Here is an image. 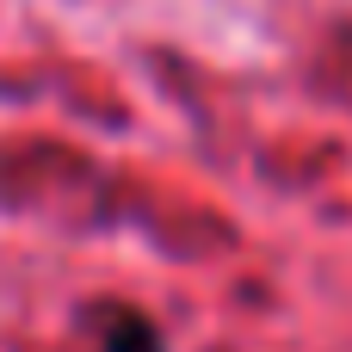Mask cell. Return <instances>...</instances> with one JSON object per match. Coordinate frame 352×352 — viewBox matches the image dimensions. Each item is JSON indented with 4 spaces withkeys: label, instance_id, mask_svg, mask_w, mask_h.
Returning <instances> with one entry per match:
<instances>
[{
    "label": "cell",
    "instance_id": "obj_1",
    "mask_svg": "<svg viewBox=\"0 0 352 352\" xmlns=\"http://www.w3.org/2000/svg\"><path fill=\"white\" fill-rule=\"evenodd\" d=\"M99 352H161V328L142 309H99Z\"/></svg>",
    "mask_w": 352,
    "mask_h": 352
}]
</instances>
